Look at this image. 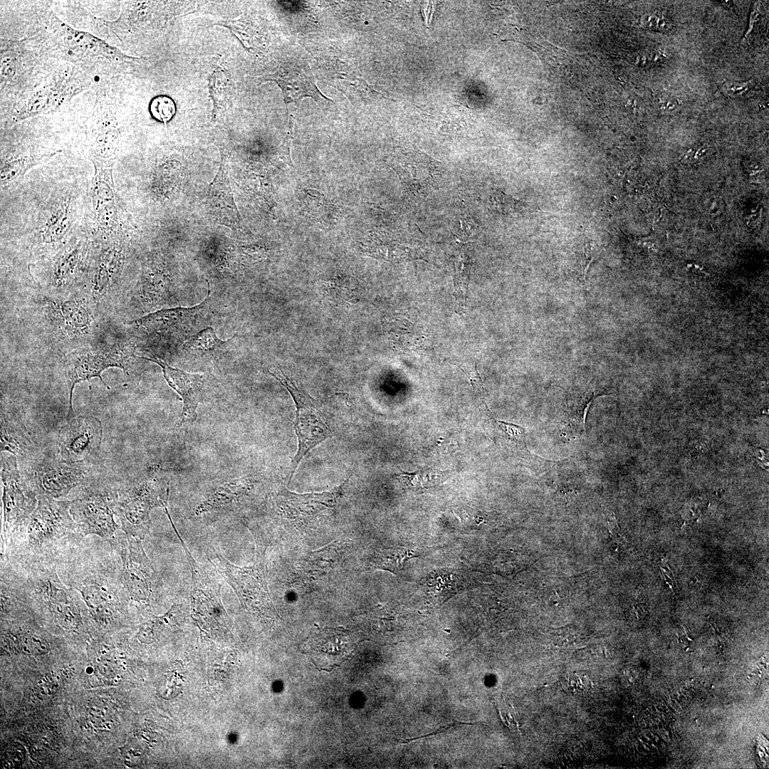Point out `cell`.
<instances>
[{
    "label": "cell",
    "instance_id": "6da1fadb",
    "mask_svg": "<svg viewBox=\"0 0 769 769\" xmlns=\"http://www.w3.org/2000/svg\"><path fill=\"white\" fill-rule=\"evenodd\" d=\"M169 494L168 482L155 471L117 489L115 511L120 529L128 535L144 538L150 530L151 511L167 509Z\"/></svg>",
    "mask_w": 769,
    "mask_h": 769
},
{
    "label": "cell",
    "instance_id": "7a4b0ae2",
    "mask_svg": "<svg viewBox=\"0 0 769 769\" xmlns=\"http://www.w3.org/2000/svg\"><path fill=\"white\" fill-rule=\"evenodd\" d=\"M23 475L37 496L59 498L73 488L102 478L105 469L98 462L72 463L59 456L31 458Z\"/></svg>",
    "mask_w": 769,
    "mask_h": 769
},
{
    "label": "cell",
    "instance_id": "3957f363",
    "mask_svg": "<svg viewBox=\"0 0 769 769\" xmlns=\"http://www.w3.org/2000/svg\"><path fill=\"white\" fill-rule=\"evenodd\" d=\"M256 554L255 563L249 567L233 565L213 546L206 549L210 563L224 576L244 608L259 615L272 616L276 613L271 602L266 578V545L255 535Z\"/></svg>",
    "mask_w": 769,
    "mask_h": 769
},
{
    "label": "cell",
    "instance_id": "277c9868",
    "mask_svg": "<svg viewBox=\"0 0 769 769\" xmlns=\"http://www.w3.org/2000/svg\"><path fill=\"white\" fill-rule=\"evenodd\" d=\"M268 372L288 390L296 408L294 429L298 446L291 465L290 482L305 456L320 443L331 437L333 432L316 399L299 387L279 367H270Z\"/></svg>",
    "mask_w": 769,
    "mask_h": 769
},
{
    "label": "cell",
    "instance_id": "5b68a950",
    "mask_svg": "<svg viewBox=\"0 0 769 769\" xmlns=\"http://www.w3.org/2000/svg\"><path fill=\"white\" fill-rule=\"evenodd\" d=\"M117 489L101 478L82 486L71 501L70 513L79 533L110 541L120 526L115 520Z\"/></svg>",
    "mask_w": 769,
    "mask_h": 769
},
{
    "label": "cell",
    "instance_id": "8992f818",
    "mask_svg": "<svg viewBox=\"0 0 769 769\" xmlns=\"http://www.w3.org/2000/svg\"><path fill=\"white\" fill-rule=\"evenodd\" d=\"M2 483L3 535L5 543L28 526L37 506L38 496L18 468L17 457L9 454L1 456Z\"/></svg>",
    "mask_w": 769,
    "mask_h": 769
},
{
    "label": "cell",
    "instance_id": "52a82bcc",
    "mask_svg": "<svg viewBox=\"0 0 769 769\" xmlns=\"http://www.w3.org/2000/svg\"><path fill=\"white\" fill-rule=\"evenodd\" d=\"M167 517L184 548L192 573L191 601L192 616L198 625L207 632L227 629L226 614L221 601V584L211 567L197 562L181 538L169 516Z\"/></svg>",
    "mask_w": 769,
    "mask_h": 769
},
{
    "label": "cell",
    "instance_id": "ba28073f",
    "mask_svg": "<svg viewBox=\"0 0 769 769\" xmlns=\"http://www.w3.org/2000/svg\"><path fill=\"white\" fill-rule=\"evenodd\" d=\"M58 46L70 59L88 65L110 67L132 63L140 58L127 56L90 33L78 31L62 22L55 15L48 19Z\"/></svg>",
    "mask_w": 769,
    "mask_h": 769
},
{
    "label": "cell",
    "instance_id": "9c48e42d",
    "mask_svg": "<svg viewBox=\"0 0 769 769\" xmlns=\"http://www.w3.org/2000/svg\"><path fill=\"white\" fill-rule=\"evenodd\" d=\"M210 300V291H208L204 300L195 306L162 309L130 324L164 340L184 342L206 328L211 313Z\"/></svg>",
    "mask_w": 769,
    "mask_h": 769
},
{
    "label": "cell",
    "instance_id": "30bf717a",
    "mask_svg": "<svg viewBox=\"0 0 769 769\" xmlns=\"http://www.w3.org/2000/svg\"><path fill=\"white\" fill-rule=\"evenodd\" d=\"M90 81L78 69L71 67L59 69L48 82L36 90L14 113L16 122L54 111L62 103L87 89Z\"/></svg>",
    "mask_w": 769,
    "mask_h": 769
},
{
    "label": "cell",
    "instance_id": "8fae6325",
    "mask_svg": "<svg viewBox=\"0 0 769 769\" xmlns=\"http://www.w3.org/2000/svg\"><path fill=\"white\" fill-rule=\"evenodd\" d=\"M71 501L38 497L37 506L28 524V545L33 548L48 546L63 538L79 533L70 513Z\"/></svg>",
    "mask_w": 769,
    "mask_h": 769
},
{
    "label": "cell",
    "instance_id": "7c38bea8",
    "mask_svg": "<svg viewBox=\"0 0 769 769\" xmlns=\"http://www.w3.org/2000/svg\"><path fill=\"white\" fill-rule=\"evenodd\" d=\"M141 540L125 533L109 542L122 560V580L129 595L136 601L145 602L153 595L156 573Z\"/></svg>",
    "mask_w": 769,
    "mask_h": 769
},
{
    "label": "cell",
    "instance_id": "4fadbf2b",
    "mask_svg": "<svg viewBox=\"0 0 769 769\" xmlns=\"http://www.w3.org/2000/svg\"><path fill=\"white\" fill-rule=\"evenodd\" d=\"M102 437L103 426L98 417L73 418L59 430L58 456L72 463L98 462Z\"/></svg>",
    "mask_w": 769,
    "mask_h": 769
},
{
    "label": "cell",
    "instance_id": "5bb4252c",
    "mask_svg": "<svg viewBox=\"0 0 769 769\" xmlns=\"http://www.w3.org/2000/svg\"><path fill=\"white\" fill-rule=\"evenodd\" d=\"M132 358L131 348L122 347L87 351L70 356L64 365V374L69 389V416L73 414L72 399L76 384L93 377H98L109 389L101 377L102 372L114 367L127 372L130 367Z\"/></svg>",
    "mask_w": 769,
    "mask_h": 769
},
{
    "label": "cell",
    "instance_id": "9a60e30c",
    "mask_svg": "<svg viewBox=\"0 0 769 769\" xmlns=\"http://www.w3.org/2000/svg\"><path fill=\"white\" fill-rule=\"evenodd\" d=\"M33 588L61 627L70 632L81 628L83 621L75 595L55 572L39 574L33 580Z\"/></svg>",
    "mask_w": 769,
    "mask_h": 769
},
{
    "label": "cell",
    "instance_id": "2e32d148",
    "mask_svg": "<svg viewBox=\"0 0 769 769\" xmlns=\"http://www.w3.org/2000/svg\"><path fill=\"white\" fill-rule=\"evenodd\" d=\"M74 587L93 619L101 626L112 625L120 605L118 592L112 581L104 574L90 573L75 582Z\"/></svg>",
    "mask_w": 769,
    "mask_h": 769
},
{
    "label": "cell",
    "instance_id": "e0dca14e",
    "mask_svg": "<svg viewBox=\"0 0 769 769\" xmlns=\"http://www.w3.org/2000/svg\"><path fill=\"white\" fill-rule=\"evenodd\" d=\"M347 481L348 478L331 491L321 493H297L283 488L276 495L277 508L290 520L298 522L313 520L335 507Z\"/></svg>",
    "mask_w": 769,
    "mask_h": 769
},
{
    "label": "cell",
    "instance_id": "ac0fdd59",
    "mask_svg": "<svg viewBox=\"0 0 769 769\" xmlns=\"http://www.w3.org/2000/svg\"><path fill=\"white\" fill-rule=\"evenodd\" d=\"M353 652L348 632L341 628L322 627L314 630L305 644V652L320 670L331 671Z\"/></svg>",
    "mask_w": 769,
    "mask_h": 769
},
{
    "label": "cell",
    "instance_id": "d6986e66",
    "mask_svg": "<svg viewBox=\"0 0 769 769\" xmlns=\"http://www.w3.org/2000/svg\"><path fill=\"white\" fill-rule=\"evenodd\" d=\"M205 204L209 214L219 224L245 231V225L234 200L226 158L223 155L219 170L209 184Z\"/></svg>",
    "mask_w": 769,
    "mask_h": 769
},
{
    "label": "cell",
    "instance_id": "ffe728a7",
    "mask_svg": "<svg viewBox=\"0 0 769 769\" xmlns=\"http://www.w3.org/2000/svg\"><path fill=\"white\" fill-rule=\"evenodd\" d=\"M264 81H273L281 89L286 105L299 103L305 98H311L317 103L332 101L318 88L315 78L307 66L291 64L281 66L274 73L263 77Z\"/></svg>",
    "mask_w": 769,
    "mask_h": 769
},
{
    "label": "cell",
    "instance_id": "44dd1931",
    "mask_svg": "<svg viewBox=\"0 0 769 769\" xmlns=\"http://www.w3.org/2000/svg\"><path fill=\"white\" fill-rule=\"evenodd\" d=\"M141 358L157 363L161 367L167 384L181 396L183 407L179 425L195 422L197 408L202 399L204 375L172 367L155 357Z\"/></svg>",
    "mask_w": 769,
    "mask_h": 769
},
{
    "label": "cell",
    "instance_id": "7402d4cb",
    "mask_svg": "<svg viewBox=\"0 0 769 769\" xmlns=\"http://www.w3.org/2000/svg\"><path fill=\"white\" fill-rule=\"evenodd\" d=\"M94 174L90 195L92 206L98 225L112 230L117 225V201L113 178V167L93 164Z\"/></svg>",
    "mask_w": 769,
    "mask_h": 769
},
{
    "label": "cell",
    "instance_id": "603a6c76",
    "mask_svg": "<svg viewBox=\"0 0 769 769\" xmlns=\"http://www.w3.org/2000/svg\"><path fill=\"white\" fill-rule=\"evenodd\" d=\"M98 112L90 160L93 164L113 167L120 147L117 121L109 108H100Z\"/></svg>",
    "mask_w": 769,
    "mask_h": 769
},
{
    "label": "cell",
    "instance_id": "cb8c5ba5",
    "mask_svg": "<svg viewBox=\"0 0 769 769\" xmlns=\"http://www.w3.org/2000/svg\"><path fill=\"white\" fill-rule=\"evenodd\" d=\"M253 487L250 478H238L226 482L216 488L196 508L195 513H202L229 510L236 506Z\"/></svg>",
    "mask_w": 769,
    "mask_h": 769
},
{
    "label": "cell",
    "instance_id": "d4e9b609",
    "mask_svg": "<svg viewBox=\"0 0 769 769\" xmlns=\"http://www.w3.org/2000/svg\"><path fill=\"white\" fill-rule=\"evenodd\" d=\"M34 451V444L19 419L1 411V452L31 459Z\"/></svg>",
    "mask_w": 769,
    "mask_h": 769
},
{
    "label": "cell",
    "instance_id": "484cf974",
    "mask_svg": "<svg viewBox=\"0 0 769 769\" xmlns=\"http://www.w3.org/2000/svg\"><path fill=\"white\" fill-rule=\"evenodd\" d=\"M298 202L302 211L314 221L325 226L335 224L338 206L320 191L304 188L298 193Z\"/></svg>",
    "mask_w": 769,
    "mask_h": 769
},
{
    "label": "cell",
    "instance_id": "4316f807",
    "mask_svg": "<svg viewBox=\"0 0 769 769\" xmlns=\"http://www.w3.org/2000/svg\"><path fill=\"white\" fill-rule=\"evenodd\" d=\"M333 68L330 77L331 85L342 91L350 100L354 98L369 99L381 95L370 87L367 81L360 76L354 69L346 64L337 61Z\"/></svg>",
    "mask_w": 769,
    "mask_h": 769
},
{
    "label": "cell",
    "instance_id": "83f0119b",
    "mask_svg": "<svg viewBox=\"0 0 769 769\" xmlns=\"http://www.w3.org/2000/svg\"><path fill=\"white\" fill-rule=\"evenodd\" d=\"M59 152L57 150L41 154L19 153L1 159V188H9L14 185L32 167L49 160Z\"/></svg>",
    "mask_w": 769,
    "mask_h": 769
},
{
    "label": "cell",
    "instance_id": "f1b7e54d",
    "mask_svg": "<svg viewBox=\"0 0 769 769\" xmlns=\"http://www.w3.org/2000/svg\"><path fill=\"white\" fill-rule=\"evenodd\" d=\"M360 248L366 256L389 262L412 258L414 255L409 248L377 231L372 232Z\"/></svg>",
    "mask_w": 769,
    "mask_h": 769
},
{
    "label": "cell",
    "instance_id": "f546056e",
    "mask_svg": "<svg viewBox=\"0 0 769 769\" xmlns=\"http://www.w3.org/2000/svg\"><path fill=\"white\" fill-rule=\"evenodd\" d=\"M232 338L221 340L214 330L208 326L183 342L182 351L199 358L216 357L225 351Z\"/></svg>",
    "mask_w": 769,
    "mask_h": 769
},
{
    "label": "cell",
    "instance_id": "4dcf8cb0",
    "mask_svg": "<svg viewBox=\"0 0 769 769\" xmlns=\"http://www.w3.org/2000/svg\"><path fill=\"white\" fill-rule=\"evenodd\" d=\"M122 255L116 247L109 248L100 256L94 273L93 295L100 298L105 295L122 264Z\"/></svg>",
    "mask_w": 769,
    "mask_h": 769
},
{
    "label": "cell",
    "instance_id": "1f68e13d",
    "mask_svg": "<svg viewBox=\"0 0 769 769\" xmlns=\"http://www.w3.org/2000/svg\"><path fill=\"white\" fill-rule=\"evenodd\" d=\"M2 641L11 649L26 655H43L51 648L48 640L43 634L31 629L7 632L4 634Z\"/></svg>",
    "mask_w": 769,
    "mask_h": 769
},
{
    "label": "cell",
    "instance_id": "d6a6232c",
    "mask_svg": "<svg viewBox=\"0 0 769 769\" xmlns=\"http://www.w3.org/2000/svg\"><path fill=\"white\" fill-rule=\"evenodd\" d=\"M70 223V199H63L54 205L41 229L43 242L52 244L64 236Z\"/></svg>",
    "mask_w": 769,
    "mask_h": 769
},
{
    "label": "cell",
    "instance_id": "836d02e7",
    "mask_svg": "<svg viewBox=\"0 0 769 769\" xmlns=\"http://www.w3.org/2000/svg\"><path fill=\"white\" fill-rule=\"evenodd\" d=\"M323 288L329 297L335 301L354 304L359 300V283L349 274L336 273L323 281Z\"/></svg>",
    "mask_w": 769,
    "mask_h": 769
},
{
    "label": "cell",
    "instance_id": "e575fe53",
    "mask_svg": "<svg viewBox=\"0 0 769 769\" xmlns=\"http://www.w3.org/2000/svg\"><path fill=\"white\" fill-rule=\"evenodd\" d=\"M83 247L74 244L64 250L54 263L53 279L56 285H66L77 273L83 261Z\"/></svg>",
    "mask_w": 769,
    "mask_h": 769
},
{
    "label": "cell",
    "instance_id": "d590c367",
    "mask_svg": "<svg viewBox=\"0 0 769 769\" xmlns=\"http://www.w3.org/2000/svg\"><path fill=\"white\" fill-rule=\"evenodd\" d=\"M385 325L394 349L403 352L415 350L417 335L412 323L400 316H392L387 319Z\"/></svg>",
    "mask_w": 769,
    "mask_h": 769
},
{
    "label": "cell",
    "instance_id": "8d00e7d4",
    "mask_svg": "<svg viewBox=\"0 0 769 769\" xmlns=\"http://www.w3.org/2000/svg\"><path fill=\"white\" fill-rule=\"evenodd\" d=\"M448 474L449 471L424 468L414 472L401 471L394 474V476L403 488L420 490L441 483Z\"/></svg>",
    "mask_w": 769,
    "mask_h": 769
},
{
    "label": "cell",
    "instance_id": "74e56055",
    "mask_svg": "<svg viewBox=\"0 0 769 769\" xmlns=\"http://www.w3.org/2000/svg\"><path fill=\"white\" fill-rule=\"evenodd\" d=\"M347 542L336 541L325 548L311 553L305 560L309 570L313 572H327L334 569L340 561L346 549Z\"/></svg>",
    "mask_w": 769,
    "mask_h": 769
},
{
    "label": "cell",
    "instance_id": "f35d334b",
    "mask_svg": "<svg viewBox=\"0 0 769 769\" xmlns=\"http://www.w3.org/2000/svg\"><path fill=\"white\" fill-rule=\"evenodd\" d=\"M60 318L63 326L73 333H83L88 329L90 316L79 303L68 300L59 306Z\"/></svg>",
    "mask_w": 769,
    "mask_h": 769
},
{
    "label": "cell",
    "instance_id": "ab89813d",
    "mask_svg": "<svg viewBox=\"0 0 769 769\" xmlns=\"http://www.w3.org/2000/svg\"><path fill=\"white\" fill-rule=\"evenodd\" d=\"M471 257L467 251L460 249L454 261V288L457 303L461 309L466 305L468 283L469 280L470 268L471 266Z\"/></svg>",
    "mask_w": 769,
    "mask_h": 769
},
{
    "label": "cell",
    "instance_id": "60d3db41",
    "mask_svg": "<svg viewBox=\"0 0 769 769\" xmlns=\"http://www.w3.org/2000/svg\"><path fill=\"white\" fill-rule=\"evenodd\" d=\"M426 585L430 595L442 602L455 594L460 587L456 575L446 571L429 577Z\"/></svg>",
    "mask_w": 769,
    "mask_h": 769
},
{
    "label": "cell",
    "instance_id": "b9f144b4",
    "mask_svg": "<svg viewBox=\"0 0 769 769\" xmlns=\"http://www.w3.org/2000/svg\"><path fill=\"white\" fill-rule=\"evenodd\" d=\"M413 554L411 550L402 548L386 550L378 554L375 565L392 572L397 571Z\"/></svg>",
    "mask_w": 769,
    "mask_h": 769
},
{
    "label": "cell",
    "instance_id": "7bdbcfd3",
    "mask_svg": "<svg viewBox=\"0 0 769 769\" xmlns=\"http://www.w3.org/2000/svg\"><path fill=\"white\" fill-rule=\"evenodd\" d=\"M150 111L156 120L167 122L175 114L176 108L173 100L166 95H158L150 103Z\"/></svg>",
    "mask_w": 769,
    "mask_h": 769
},
{
    "label": "cell",
    "instance_id": "ee69618b",
    "mask_svg": "<svg viewBox=\"0 0 769 769\" xmlns=\"http://www.w3.org/2000/svg\"><path fill=\"white\" fill-rule=\"evenodd\" d=\"M491 419L497 424L498 429L503 432L506 439L513 443L516 446L527 450L525 444L526 430L519 425L498 420L491 417Z\"/></svg>",
    "mask_w": 769,
    "mask_h": 769
},
{
    "label": "cell",
    "instance_id": "f6af8a7d",
    "mask_svg": "<svg viewBox=\"0 0 769 769\" xmlns=\"http://www.w3.org/2000/svg\"><path fill=\"white\" fill-rule=\"evenodd\" d=\"M595 392L585 394L583 398L578 401L574 406L570 407V422L572 425L577 427L580 431H584L585 418L588 408L595 398Z\"/></svg>",
    "mask_w": 769,
    "mask_h": 769
},
{
    "label": "cell",
    "instance_id": "bcb514c9",
    "mask_svg": "<svg viewBox=\"0 0 769 769\" xmlns=\"http://www.w3.org/2000/svg\"><path fill=\"white\" fill-rule=\"evenodd\" d=\"M219 74V73H218ZM217 71H214L209 78V92L213 102L212 117H216L220 112L225 100V88L221 83H219V75Z\"/></svg>",
    "mask_w": 769,
    "mask_h": 769
},
{
    "label": "cell",
    "instance_id": "7dc6e473",
    "mask_svg": "<svg viewBox=\"0 0 769 769\" xmlns=\"http://www.w3.org/2000/svg\"><path fill=\"white\" fill-rule=\"evenodd\" d=\"M642 28L652 31H664L669 29V23L663 13L655 11L645 14L640 19Z\"/></svg>",
    "mask_w": 769,
    "mask_h": 769
},
{
    "label": "cell",
    "instance_id": "c3c4849f",
    "mask_svg": "<svg viewBox=\"0 0 769 769\" xmlns=\"http://www.w3.org/2000/svg\"><path fill=\"white\" fill-rule=\"evenodd\" d=\"M293 118L289 115L288 128L283 140L279 148L280 158L289 167L293 168L291 156V146L293 140Z\"/></svg>",
    "mask_w": 769,
    "mask_h": 769
},
{
    "label": "cell",
    "instance_id": "681fc988",
    "mask_svg": "<svg viewBox=\"0 0 769 769\" xmlns=\"http://www.w3.org/2000/svg\"><path fill=\"white\" fill-rule=\"evenodd\" d=\"M751 85L748 81H726L721 86L722 93L728 97L736 98L746 93Z\"/></svg>",
    "mask_w": 769,
    "mask_h": 769
},
{
    "label": "cell",
    "instance_id": "f907efd6",
    "mask_svg": "<svg viewBox=\"0 0 769 769\" xmlns=\"http://www.w3.org/2000/svg\"><path fill=\"white\" fill-rule=\"evenodd\" d=\"M24 750L21 746H11L6 751L5 763L9 768L21 765L24 760Z\"/></svg>",
    "mask_w": 769,
    "mask_h": 769
},
{
    "label": "cell",
    "instance_id": "816d5d0a",
    "mask_svg": "<svg viewBox=\"0 0 769 769\" xmlns=\"http://www.w3.org/2000/svg\"><path fill=\"white\" fill-rule=\"evenodd\" d=\"M657 105L659 109L665 113H670L676 110L680 103L679 100L673 96L662 94L657 98Z\"/></svg>",
    "mask_w": 769,
    "mask_h": 769
},
{
    "label": "cell",
    "instance_id": "f5cc1de1",
    "mask_svg": "<svg viewBox=\"0 0 769 769\" xmlns=\"http://www.w3.org/2000/svg\"><path fill=\"white\" fill-rule=\"evenodd\" d=\"M760 15H761V4L760 3V1H756V2H755L753 4V7L751 8L748 28V29H747V31H746V33H745V35H744V36L743 38V41H745L746 40H747L748 38V37L750 36V33L753 31V26H755V24L758 21Z\"/></svg>",
    "mask_w": 769,
    "mask_h": 769
},
{
    "label": "cell",
    "instance_id": "db71d44e",
    "mask_svg": "<svg viewBox=\"0 0 769 769\" xmlns=\"http://www.w3.org/2000/svg\"><path fill=\"white\" fill-rule=\"evenodd\" d=\"M607 528L612 536L622 542L624 538L619 533V526L614 513H611L607 520Z\"/></svg>",
    "mask_w": 769,
    "mask_h": 769
},
{
    "label": "cell",
    "instance_id": "11a10c76",
    "mask_svg": "<svg viewBox=\"0 0 769 769\" xmlns=\"http://www.w3.org/2000/svg\"><path fill=\"white\" fill-rule=\"evenodd\" d=\"M468 375V377H469V380L471 381V383L474 390L476 392H478L479 396L483 397L484 389H483L482 381L481 380L479 374L478 373L477 370H476L475 374H474V372H471V375Z\"/></svg>",
    "mask_w": 769,
    "mask_h": 769
}]
</instances>
